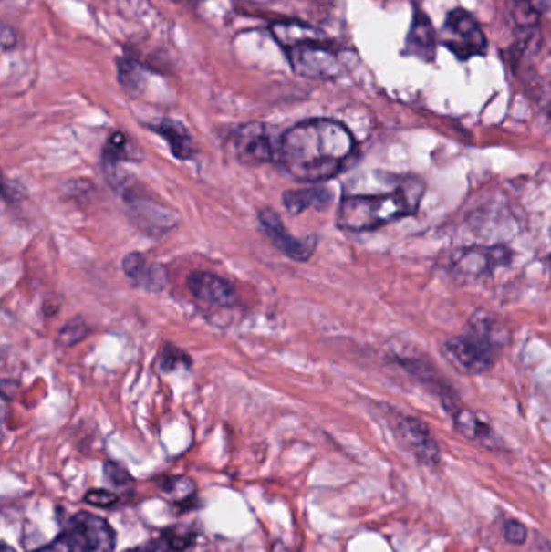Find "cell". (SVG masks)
<instances>
[{"label":"cell","instance_id":"6da1fadb","mask_svg":"<svg viewBox=\"0 0 551 552\" xmlns=\"http://www.w3.org/2000/svg\"><path fill=\"white\" fill-rule=\"evenodd\" d=\"M356 151L347 126L335 120H304L280 140L276 161L295 182H322L338 175Z\"/></svg>","mask_w":551,"mask_h":552},{"label":"cell","instance_id":"7a4b0ae2","mask_svg":"<svg viewBox=\"0 0 551 552\" xmlns=\"http://www.w3.org/2000/svg\"><path fill=\"white\" fill-rule=\"evenodd\" d=\"M425 186L416 176H398L395 186L385 193L343 197L335 224L353 233L372 231L400 218L414 215L424 197Z\"/></svg>","mask_w":551,"mask_h":552},{"label":"cell","instance_id":"3957f363","mask_svg":"<svg viewBox=\"0 0 551 552\" xmlns=\"http://www.w3.org/2000/svg\"><path fill=\"white\" fill-rule=\"evenodd\" d=\"M270 33L282 46L293 71L303 78L328 79L341 71L338 57L328 47L326 33L297 21H278Z\"/></svg>","mask_w":551,"mask_h":552},{"label":"cell","instance_id":"277c9868","mask_svg":"<svg viewBox=\"0 0 551 552\" xmlns=\"http://www.w3.org/2000/svg\"><path fill=\"white\" fill-rule=\"evenodd\" d=\"M502 339L487 320L475 323L466 333L454 336L445 344L446 356L467 373H483L495 365L502 349Z\"/></svg>","mask_w":551,"mask_h":552},{"label":"cell","instance_id":"5b68a950","mask_svg":"<svg viewBox=\"0 0 551 552\" xmlns=\"http://www.w3.org/2000/svg\"><path fill=\"white\" fill-rule=\"evenodd\" d=\"M115 539L107 520L79 512L68 520L65 532L56 541L33 552H113Z\"/></svg>","mask_w":551,"mask_h":552},{"label":"cell","instance_id":"8992f818","mask_svg":"<svg viewBox=\"0 0 551 552\" xmlns=\"http://www.w3.org/2000/svg\"><path fill=\"white\" fill-rule=\"evenodd\" d=\"M442 44L460 60L485 56L488 47L487 37L479 23L463 8H456L446 16Z\"/></svg>","mask_w":551,"mask_h":552},{"label":"cell","instance_id":"52a82bcc","mask_svg":"<svg viewBox=\"0 0 551 552\" xmlns=\"http://www.w3.org/2000/svg\"><path fill=\"white\" fill-rule=\"evenodd\" d=\"M282 136H276L274 128L253 121L240 126L232 136L234 154L244 165H264L276 161Z\"/></svg>","mask_w":551,"mask_h":552},{"label":"cell","instance_id":"ba28073f","mask_svg":"<svg viewBox=\"0 0 551 552\" xmlns=\"http://www.w3.org/2000/svg\"><path fill=\"white\" fill-rule=\"evenodd\" d=\"M390 423L395 432L396 438L401 441L404 448L424 465H437L440 462V448L437 441L431 433L429 427L422 420L404 415V413H390Z\"/></svg>","mask_w":551,"mask_h":552},{"label":"cell","instance_id":"9c48e42d","mask_svg":"<svg viewBox=\"0 0 551 552\" xmlns=\"http://www.w3.org/2000/svg\"><path fill=\"white\" fill-rule=\"evenodd\" d=\"M261 228L270 243L276 245L278 251L285 254L288 259L296 260V262H307L311 259L312 254L316 251L317 239L306 238L297 239L291 234L290 230L283 224V220L274 209H262L257 214Z\"/></svg>","mask_w":551,"mask_h":552},{"label":"cell","instance_id":"30bf717a","mask_svg":"<svg viewBox=\"0 0 551 552\" xmlns=\"http://www.w3.org/2000/svg\"><path fill=\"white\" fill-rule=\"evenodd\" d=\"M186 286L198 301L213 307L230 308L238 302V293L234 285L217 273L207 270L190 273Z\"/></svg>","mask_w":551,"mask_h":552},{"label":"cell","instance_id":"8fae6325","mask_svg":"<svg viewBox=\"0 0 551 552\" xmlns=\"http://www.w3.org/2000/svg\"><path fill=\"white\" fill-rule=\"evenodd\" d=\"M121 268L135 286L149 293H161L167 286L169 275L162 264H151L140 252H130L121 262Z\"/></svg>","mask_w":551,"mask_h":552},{"label":"cell","instance_id":"7c38bea8","mask_svg":"<svg viewBox=\"0 0 551 552\" xmlns=\"http://www.w3.org/2000/svg\"><path fill=\"white\" fill-rule=\"evenodd\" d=\"M508 260V251L503 247H473L461 252L458 259L454 260V266L463 275L481 276L506 264Z\"/></svg>","mask_w":551,"mask_h":552},{"label":"cell","instance_id":"4fadbf2b","mask_svg":"<svg viewBox=\"0 0 551 552\" xmlns=\"http://www.w3.org/2000/svg\"><path fill=\"white\" fill-rule=\"evenodd\" d=\"M435 47H437V37L431 21L424 12L416 10L410 33L406 37V54L416 57L422 62L431 63L435 58Z\"/></svg>","mask_w":551,"mask_h":552},{"label":"cell","instance_id":"5bb4252c","mask_svg":"<svg viewBox=\"0 0 551 552\" xmlns=\"http://www.w3.org/2000/svg\"><path fill=\"white\" fill-rule=\"evenodd\" d=\"M149 130L159 134L161 138L167 141L172 154L177 157L178 161H192L196 155V146L192 141V134L184 128L180 121L165 119L154 125H149Z\"/></svg>","mask_w":551,"mask_h":552},{"label":"cell","instance_id":"9a60e30c","mask_svg":"<svg viewBox=\"0 0 551 552\" xmlns=\"http://www.w3.org/2000/svg\"><path fill=\"white\" fill-rule=\"evenodd\" d=\"M333 194L330 189L322 186H309L303 189H290L282 194L285 209L291 215H299L306 209L326 210L330 207Z\"/></svg>","mask_w":551,"mask_h":552},{"label":"cell","instance_id":"2e32d148","mask_svg":"<svg viewBox=\"0 0 551 552\" xmlns=\"http://www.w3.org/2000/svg\"><path fill=\"white\" fill-rule=\"evenodd\" d=\"M456 428L463 436H466L467 440L475 441L485 448L496 449L500 444V440L496 436L495 432L488 425L487 422L479 419L475 413L466 409H456L452 412Z\"/></svg>","mask_w":551,"mask_h":552},{"label":"cell","instance_id":"e0dca14e","mask_svg":"<svg viewBox=\"0 0 551 552\" xmlns=\"http://www.w3.org/2000/svg\"><path fill=\"white\" fill-rule=\"evenodd\" d=\"M119 68V81L123 89L131 96H141L148 84V73L141 63L135 62L131 58H120L117 63Z\"/></svg>","mask_w":551,"mask_h":552},{"label":"cell","instance_id":"ac0fdd59","mask_svg":"<svg viewBox=\"0 0 551 552\" xmlns=\"http://www.w3.org/2000/svg\"><path fill=\"white\" fill-rule=\"evenodd\" d=\"M192 538L184 533L167 532L157 539H151L146 545L136 546L123 552H186L192 546Z\"/></svg>","mask_w":551,"mask_h":552},{"label":"cell","instance_id":"d6986e66","mask_svg":"<svg viewBox=\"0 0 551 552\" xmlns=\"http://www.w3.org/2000/svg\"><path fill=\"white\" fill-rule=\"evenodd\" d=\"M540 15V0H516L513 5V20L524 31L538 26Z\"/></svg>","mask_w":551,"mask_h":552},{"label":"cell","instance_id":"ffe728a7","mask_svg":"<svg viewBox=\"0 0 551 552\" xmlns=\"http://www.w3.org/2000/svg\"><path fill=\"white\" fill-rule=\"evenodd\" d=\"M89 331L91 329L86 325L85 320L81 317H75L60 328L58 335H57V341L64 348H71L75 344L81 343L86 336L89 335Z\"/></svg>","mask_w":551,"mask_h":552},{"label":"cell","instance_id":"44dd1931","mask_svg":"<svg viewBox=\"0 0 551 552\" xmlns=\"http://www.w3.org/2000/svg\"><path fill=\"white\" fill-rule=\"evenodd\" d=\"M107 167L115 165L117 161H128L131 155L128 152V140L123 133H113L107 141L104 152H102Z\"/></svg>","mask_w":551,"mask_h":552},{"label":"cell","instance_id":"7402d4cb","mask_svg":"<svg viewBox=\"0 0 551 552\" xmlns=\"http://www.w3.org/2000/svg\"><path fill=\"white\" fill-rule=\"evenodd\" d=\"M190 365V359L183 350L178 349L173 344H167L162 350V356L159 360V369L162 371H173L180 369L182 365Z\"/></svg>","mask_w":551,"mask_h":552},{"label":"cell","instance_id":"603a6c76","mask_svg":"<svg viewBox=\"0 0 551 552\" xmlns=\"http://www.w3.org/2000/svg\"><path fill=\"white\" fill-rule=\"evenodd\" d=\"M503 535H504L506 541L513 543V545H524L527 541L529 532H527V526L521 524L519 520L509 518L503 525Z\"/></svg>","mask_w":551,"mask_h":552},{"label":"cell","instance_id":"cb8c5ba5","mask_svg":"<svg viewBox=\"0 0 551 552\" xmlns=\"http://www.w3.org/2000/svg\"><path fill=\"white\" fill-rule=\"evenodd\" d=\"M85 501L91 504V505H96V507L109 509V507H113L115 504L119 503V497L115 496L110 491L92 490L86 495Z\"/></svg>","mask_w":551,"mask_h":552},{"label":"cell","instance_id":"d4e9b609","mask_svg":"<svg viewBox=\"0 0 551 552\" xmlns=\"http://www.w3.org/2000/svg\"><path fill=\"white\" fill-rule=\"evenodd\" d=\"M104 472H106L109 482L115 484V486H120L121 488V486H128L130 483L133 482L131 475L128 474L127 470L120 467L119 463L109 462V463H106V467H104Z\"/></svg>","mask_w":551,"mask_h":552},{"label":"cell","instance_id":"484cf974","mask_svg":"<svg viewBox=\"0 0 551 552\" xmlns=\"http://www.w3.org/2000/svg\"><path fill=\"white\" fill-rule=\"evenodd\" d=\"M15 44H16V36H15L14 29L7 26V25H4L2 26V49L8 52L14 47Z\"/></svg>","mask_w":551,"mask_h":552},{"label":"cell","instance_id":"4316f807","mask_svg":"<svg viewBox=\"0 0 551 552\" xmlns=\"http://www.w3.org/2000/svg\"><path fill=\"white\" fill-rule=\"evenodd\" d=\"M272 552H290V551H288V549H286V547H285V546H283L282 543H276V545H274V547H272Z\"/></svg>","mask_w":551,"mask_h":552},{"label":"cell","instance_id":"83f0119b","mask_svg":"<svg viewBox=\"0 0 551 552\" xmlns=\"http://www.w3.org/2000/svg\"><path fill=\"white\" fill-rule=\"evenodd\" d=\"M0 552H16L14 547H10V546L5 545V543H2V551Z\"/></svg>","mask_w":551,"mask_h":552},{"label":"cell","instance_id":"f1b7e54d","mask_svg":"<svg viewBox=\"0 0 551 552\" xmlns=\"http://www.w3.org/2000/svg\"><path fill=\"white\" fill-rule=\"evenodd\" d=\"M178 2H190V4H198V2H204V0H178Z\"/></svg>","mask_w":551,"mask_h":552},{"label":"cell","instance_id":"f546056e","mask_svg":"<svg viewBox=\"0 0 551 552\" xmlns=\"http://www.w3.org/2000/svg\"><path fill=\"white\" fill-rule=\"evenodd\" d=\"M550 268H551V260H550Z\"/></svg>","mask_w":551,"mask_h":552}]
</instances>
